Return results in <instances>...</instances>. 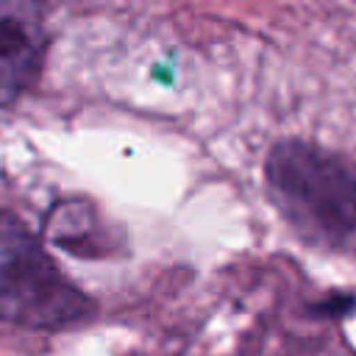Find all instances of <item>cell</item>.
Here are the masks:
<instances>
[{"instance_id":"obj_1","label":"cell","mask_w":356,"mask_h":356,"mask_svg":"<svg viewBox=\"0 0 356 356\" xmlns=\"http://www.w3.org/2000/svg\"><path fill=\"white\" fill-rule=\"evenodd\" d=\"M264 184L281 214L309 239L356 248V172L331 150L286 139L264 161Z\"/></svg>"},{"instance_id":"obj_2","label":"cell","mask_w":356,"mask_h":356,"mask_svg":"<svg viewBox=\"0 0 356 356\" xmlns=\"http://www.w3.org/2000/svg\"><path fill=\"white\" fill-rule=\"evenodd\" d=\"M92 312L89 298L14 222L0 225V317L28 328H64Z\"/></svg>"},{"instance_id":"obj_3","label":"cell","mask_w":356,"mask_h":356,"mask_svg":"<svg viewBox=\"0 0 356 356\" xmlns=\"http://www.w3.org/2000/svg\"><path fill=\"white\" fill-rule=\"evenodd\" d=\"M44 22L36 6L0 0V106L14 103L39 75Z\"/></svg>"}]
</instances>
